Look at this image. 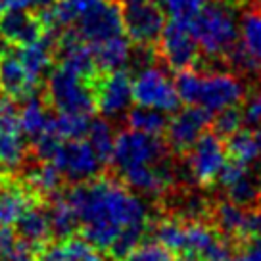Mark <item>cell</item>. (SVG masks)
Wrapping results in <instances>:
<instances>
[{"instance_id":"cell-40","label":"cell","mask_w":261,"mask_h":261,"mask_svg":"<svg viewBox=\"0 0 261 261\" xmlns=\"http://www.w3.org/2000/svg\"><path fill=\"white\" fill-rule=\"evenodd\" d=\"M25 10V0H0V12H6V10Z\"/></svg>"},{"instance_id":"cell-13","label":"cell","mask_w":261,"mask_h":261,"mask_svg":"<svg viewBox=\"0 0 261 261\" xmlns=\"http://www.w3.org/2000/svg\"><path fill=\"white\" fill-rule=\"evenodd\" d=\"M96 110L106 119H114L129 110L133 102V81L125 69L104 71L92 79Z\"/></svg>"},{"instance_id":"cell-24","label":"cell","mask_w":261,"mask_h":261,"mask_svg":"<svg viewBox=\"0 0 261 261\" xmlns=\"http://www.w3.org/2000/svg\"><path fill=\"white\" fill-rule=\"evenodd\" d=\"M62 173L54 167V163L50 162H39L33 165L25 175V188L31 192L35 198H50L60 192L62 187Z\"/></svg>"},{"instance_id":"cell-29","label":"cell","mask_w":261,"mask_h":261,"mask_svg":"<svg viewBox=\"0 0 261 261\" xmlns=\"http://www.w3.org/2000/svg\"><path fill=\"white\" fill-rule=\"evenodd\" d=\"M238 29H240V46L261 67V8L244 12Z\"/></svg>"},{"instance_id":"cell-4","label":"cell","mask_w":261,"mask_h":261,"mask_svg":"<svg viewBox=\"0 0 261 261\" xmlns=\"http://www.w3.org/2000/svg\"><path fill=\"white\" fill-rule=\"evenodd\" d=\"M46 100L62 114L90 115L96 110L92 81L83 79L62 65L46 79Z\"/></svg>"},{"instance_id":"cell-5","label":"cell","mask_w":261,"mask_h":261,"mask_svg":"<svg viewBox=\"0 0 261 261\" xmlns=\"http://www.w3.org/2000/svg\"><path fill=\"white\" fill-rule=\"evenodd\" d=\"M167 154H169V146L160 137L127 129L115 135L114 152H112L110 163L119 173H123L133 167L162 163L167 160Z\"/></svg>"},{"instance_id":"cell-21","label":"cell","mask_w":261,"mask_h":261,"mask_svg":"<svg viewBox=\"0 0 261 261\" xmlns=\"http://www.w3.org/2000/svg\"><path fill=\"white\" fill-rule=\"evenodd\" d=\"M39 255L41 261H102L100 250L85 238L75 237L62 238L56 244L44 246Z\"/></svg>"},{"instance_id":"cell-43","label":"cell","mask_w":261,"mask_h":261,"mask_svg":"<svg viewBox=\"0 0 261 261\" xmlns=\"http://www.w3.org/2000/svg\"><path fill=\"white\" fill-rule=\"evenodd\" d=\"M0 180H2V175H0Z\"/></svg>"},{"instance_id":"cell-10","label":"cell","mask_w":261,"mask_h":261,"mask_svg":"<svg viewBox=\"0 0 261 261\" xmlns=\"http://www.w3.org/2000/svg\"><path fill=\"white\" fill-rule=\"evenodd\" d=\"M160 56L175 71L190 69L200 56V46L190 21L169 19L160 35Z\"/></svg>"},{"instance_id":"cell-27","label":"cell","mask_w":261,"mask_h":261,"mask_svg":"<svg viewBox=\"0 0 261 261\" xmlns=\"http://www.w3.org/2000/svg\"><path fill=\"white\" fill-rule=\"evenodd\" d=\"M50 217V227H52V234L58 237L60 240L67 237H73L75 230L79 228V219L77 213L71 207L69 200L65 194H54L50 196V204L46 205Z\"/></svg>"},{"instance_id":"cell-19","label":"cell","mask_w":261,"mask_h":261,"mask_svg":"<svg viewBox=\"0 0 261 261\" xmlns=\"http://www.w3.org/2000/svg\"><path fill=\"white\" fill-rule=\"evenodd\" d=\"M14 225H16L17 237L39 250L48 244L50 237H54L50 227L48 210L39 202H31L27 205Z\"/></svg>"},{"instance_id":"cell-3","label":"cell","mask_w":261,"mask_h":261,"mask_svg":"<svg viewBox=\"0 0 261 261\" xmlns=\"http://www.w3.org/2000/svg\"><path fill=\"white\" fill-rule=\"evenodd\" d=\"M190 25L200 52L207 58H228L237 48L240 29L232 10L225 4H205L194 19H190Z\"/></svg>"},{"instance_id":"cell-28","label":"cell","mask_w":261,"mask_h":261,"mask_svg":"<svg viewBox=\"0 0 261 261\" xmlns=\"http://www.w3.org/2000/svg\"><path fill=\"white\" fill-rule=\"evenodd\" d=\"M52 115L46 110V104L41 98H27L23 108L19 110V125L23 130L25 137L29 139H37L39 135H42L48 129V123Z\"/></svg>"},{"instance_id":"cell-23","label":"cell","mask_w":261,"mask_h":261,"mask_svg":"<svg viewBox=\"0 0 261 261\" xmlns=\"http://www.w3.org/2000/svg\"><path fill=\"white\" fill-rule=\"evenodd\" d=\"M31 198L35 196L25 187L0 180V228L14 225L25 207L35 202Z\"/></svg>"},{"instance_id":"cell-18","label":"cell","mask_w":261,"mask_h":261,"mask_svg":"<svg viewBox=\"0 0 261 261\" xmlns=\"http://www.w3.org/2000/svg\"><path fill=\"white\" fill-rule=\"evenodd\" d=\"M37 83L33 81L21 60L14 52L0 54V92L14 100H27L37 90Z\"/></svg>"},{"instance_id":"cell-7","label":"cell","mask_w":261,"mask_h":261,"mask_svg":"<svg viewBox=\"0 0 261 261\" xmlns=\"http://www.w3.org/2000/svg\"><path fill=\"white\" fill-rule=\"evenodd\" d=\"M23 137L16 100L0 94V175H10L23 167L27 158Z\"/></svg>"},{"instance_id":"cell-25","label":"cell","mask_w":261,"mask_h":261,"mask_svg":"<svg viewBox=\"0 0 261 261\" xmlns=\"http://www.w3.org/2000/svg\"><path fill=\"white\" fill-rule=\"evenodd\" d=\"M248 217L250 212L242 207V205L232 204L230 200L228 202H221L215 210V223L219 230L227 238L232 240H248Z\"/></svg>"},{"instance_id":"cell-42","label":"cell","mask_w":261,"mask_h":261,"mask_svg":"<svg viewBox=\"0 0 261 261\" xmlns=\"http://www.w3.org/2000/svg\"><path fill=\"white\" fill-rule=\"evenodd\" d=\"M117 2H123V0H117Z\"/></svg>"},{"instance_id":"cell-6","label":"cell","mask_w":261,"mask_h":261,"mask_svg":"<svg viewBox=\"0 0 261 261\" xmlns=\"http://www.w3.org/2000/svg\"><path fill=\"white\" fill-rule=\"evenodd\" d=\"M133 102L137 106L154 108L160 112H177L180 104L175 83L162 67L146 65L133 81Z\"/></svg>"},{"instance_id":"cell-9","label":"cell","mask_w":261,"mask_h":261,"mask_svg":"<svg viewBox=\"0 0 261 261\" xmlns=\"http://www.w3.org/2000/svg\"><path fill=\"white\" fill-rule=\"evenodd\" d=\"M125 35L137 46H152L163 31V10L154 0H123Z\"/></svg>"},{"instance_id":"cell-39","label":"cell","mask_w":261,"mask_h":261,"mask_svg":"<svg viewBox=\"0 0 261 261\" xmlns=\"http://www.w3.org/2000/svg\"><path fill=\"white\" fill-rule=\"evenodd\" d=\"M232 261H261V237L248 238L242 250L232 257Z\"/></svg>"},{"instance_id":"cell-11","label":"cell","mask_w":261,"mask_h":261,"mask_svg":"<svg viewBox=\"0 0 261 261\" xmlns=\"http://www.w3.org/2000/svg\"><path fill=\"white\" fill-rule=\"evenodd\" d=\"M75 33L89 44L123 35V10L117 0H98L75 21Z\"/></svg>"},{"instance_id":"cell-41","label":"cell","mask_w":261,"mask_h":261,"mask_svg":"<svg viewBox=\"0 0 261 261\" xmlns=\"http://www.w3.org/2000/svg\"><path fill=\"white\" fill-rule=\"evenodd\" d=\"M255 169H257V173H255V175H257V179H259V182H261V158L257 160V167H255Z\"/></svg>"},{"instance_id":"cell-34","label":"cell","mask_w":261,"mask_h":261,"mask_svg":"<svg viewBox=\"0 0 261 261\" xmlns=\"http://www.w3.org/2000/svg\"><path fill=\"white\" fill-rule=\"evenodd\" d=\"M125 261H175V253L167 250L158 240L154 242H140Z\"/></svg>"},{"instance_id":"cell-15","label":"cell","mask_w":261,"mask_h":261,"mask_svg":"<svg viewBox=\"0 0 261 261\" xmlns=\"http://www.w3.org/2000/svg\"><path fill=\"white\" fill-rule=\"evenodd\" d=\"M221 187L225 188L228 200L242 207H252L261 198V182L257 175H252L246 163L237 160H227L225 167L221 169Z\"/></svg>"},{"instance_id":"cell-26","label":"cell","mask_w":261,"mask_h":261,"mask_svg":"<svg viewBox=\"0 0 261 261\" xmlns=\"http://www.w3.org/2000/svg\"><path fill=\"white\" fill-rule=\"evenodd\" d=\"M225 146L230 160H237L246 165L257 162L261 158V127L237 130L227 139Z\"/></svg>"},{"instance_id":"cell-33","label":"cell","mask_w":261,"mask_h":261,"mask_svg":"<svg viewBox=\"0 0 261 261\" xmlns=\"http://www.w3.org/2000/svg\"><path fill=\"white\" fill-rule=\"evenodd\" d=\"M155 240L163 244L173 253H182V242H185V221L165 219L155 225Z\"/></svg>"},{"instance_id":"cell-1","label":"cell","mask_w":261,"mask_h":261,"mask_svg":"<svg viewBox=\"0 0 261 261\" xmlns=\"http://www.w3.org/2000/svg\"><path fill=\"white\" fill-rule=\"evenodd\" d=\"M65 198L77 213L83 238L112 259L125 261L146 234V204L117 179L94 177L75 182Z\"/></svg>"},{"instance_id":"cell-20","label":"cell","mask_w":261,"mask_h":261,"mask_svg":"<svg viewBox=\"0 0 261 261\" xmlns=\"http://www.w3.org/2000/svg\"><path fill=\"white\" fill-rule=\"evenodd\" d=\"M54 54H56V41L50 35L48 37L42 35L39 41L31 42L27 46H21V48L17 50V58L21 60V64L27 69L29 77L37 85L41 83L44 73L50 69Z\"/></svg>"},{"instance_id":"cell-31","label":"cell","mask_w":261,"mask_h":261,"mask_svg":"<svg viewBox=\"0 0 261 261\" xmlns=\"http://www.w3.org/2000/svg\"><path fill=\"white\" fill-rule=\"evenodd\" d=\"M167 123H169V119L165 117V112H160L154 108L137 106L127 112L129 129L140 130V133H146V135L160 137L167 129Z\"/></svg>"},{"instance_id":"cell-36","label":"cell","mask_w":261,"mask_h":261,"mask_svg":"<svg viewBox=\"0 0 261 261\" xmlns=\"http://www.w3.org/2000/svg\"><path fill=\"white\" fill-rule=\"evenodd\" d=\"M242 123H244V117H242V112L234 108H227V110H223V112H217L215 115V119H213V129L215 133L219 135V137H230V135H234L237 130L242 129Z\"/></svg>"},{"instance_id":"cell-12","label":"cell","mask_w":261,"mask_h":261,"mask_svg":"<svg viewBox=\"0 0 261 261\" xmlns=\"http://www.w3.org/2000/svg\"><path fill=\"white\" fill-rule=\"evenodd\" d=\"M187 154L188 171L202 187H207L219 179L221 169L227 163V146L223 137L217 133H204Z\"/></svg>"},{"instance_id":"cell-2","label":"cell","mask_w":261,"mask_h":261,"mask_svg":"<svg viewBox=\"0 0 261 261\" xmlns=\"http://www.w3.org/2000/svg\"><path fill=\"white\" fill-rule=\"evenodd\" d=\"M180 102L188 106H200L210 114H217L227 108H234L246 96L244 83L237 75L215 71V73H196L182 69L175 81Z\"/></svg>"},{"instance_id":"cell-30","label":"cell","mask_w":261,"mask_h":261,"mask_svg":"<svg viewBox=\"0 0 261 261\" xmlns=\"http://www.w3.org/2000/svg\"><path fill=\"white\" fill-rule=\"evenodd\" d=\"M90 115L85 114H62L52 115L48 123V129L52 135H56L60 140H73L87 137L90 127Z\"/></svg>"},{"instance_id":"cell-38","label":"cell","mask_w":261,"mask_h":261,"mask_svg":"<svg viewBox=\"0 0 261 261\" xmlns=\"http://www.w3.org/2000/svg\"><path fill=\"white\" fill-rule=\"evenodd\" d=\"M242 117L248 125L252 127H261V92L253 94L246 100L244 110H242Z\"/></svg>"},{"instance_id":"cell-35","label":"cell","mask_w":261,"mask_h":261,"mask_svg":"<svg viewBox=\"0 0 261 261\" xmlns=\"http://www.w3.org/2000/svg\"><path fill=\"white\" fill-rule=\"evenodd\" d=\"M162 10L173 19H194L196 14L205 6V0H160Z\"/></svg>"},{"instance_id":"cell-16","label":"cell","mask_w":261,"mask_h":261,"mask_svg":"<svg viewBox=\"0 0 261 261\" xmlns=\"http://www.w3.org/2000/svg\"><path fill=\"white\" fill-rule=\"evenodd\" d=\"M44 33L46 27L39 14L19 8L0 12V39L10 46H27L39 41Z\"/></svg>"},{"instance_id":"cell-22","label":"cell","mask_w":261,"mask_h":261,"mask_svg":"<svg viewBox=\"0 0 261 261\" xmlns=\"http://www.w3.org/2000/svg\"><path fill=\"white\" fill-rule=\"evenodd\" d=\"M90 46H92V54H94L100 71H115L130 64L133 46H130L129 37L125 35H117V37H112L98 44H90Z\"/></svg>"},{"instance_id":"cell-37","label":"cell","mask_w":261,"mask_h":261,"mask_svg":"<svg viewBox=\"0 0 261 261\" xmlns=\"http://www.w3.org/2000/svg\"><path fill=\"white\" fill-rule=\"evenodd\" d=\"M39 252H41L39 248H35L17 237L8 248L0 252V261H37Z\"/></svg>"},{"instance_id":"cell-8","label":"cell","mask_w":261,"mask_h":261,"mask_svg":"<svg viewBox=\"0 0 261 261\" xmlns=\"http://www.w3.org/2000/svg\"><path fill=\"white\" fill-rule=\"evenodd\" d=\"M50 163H54V167L62 173V177L71 182L94 179L100 175V169L104 165L96 150L85 139L62 140Z\"/></svg>"},{"instance_id":"cell-17","label":"cell","mask_w":261,"mask_h":261,"mask_svg":"<svg viewBox=\"0 0 261 261\" xmlns=\"http://www.w3.org/2000/svg\"><path fill=\"white\" fill-rule=\"evenodd\" d=\"M125 185L130 190H137L144 196H163L169 192L173 187V171L171 167H167V160L155 165H142V167H133L121 173Z\"/></svg>"},{"instance_id":"cell-14","label":"cell","mask_w":261,"mask_h":261,"mask_svg":"<svg viewBox=\"0 0 261 261\" xmlns=\"http://www.w3.org/2000/svg\"><path fill=\"white\" fill-rule=\"evenodd\" d=\"M212 123V114L200 106L182 108L167 123V146L177 154H187Z\"/></svg>"},{"instance_id":"cell-32","label":"cell","mask_w":261,"mask_h":261,"mask_svg":"<svg viewBox=\"0 0 261 261\" xmlns=\"http://www.w3.org/2000/svg\"><path fill=\"white\" fill-rule=\"evenodd\" d=\"M87 140L90 142V146L96 150V154L100 155V160L104 162V165L112 162L115 133H114V127L110 125V121H108L106 117H104V119H94V121H90L89 133H87Z\"/></svg>"}]
</instances>
